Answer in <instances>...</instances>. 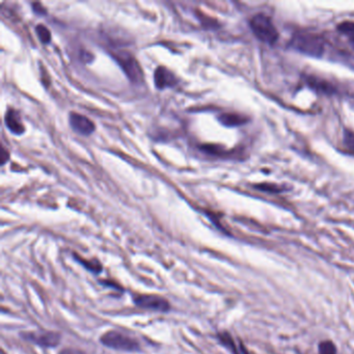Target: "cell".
<instances>
[{
  "mask_svg": "<svg viewBox=\"0 0 354 354\" xmlns=\"http://www.w3.org/2000/svg\"><path fill=\"white\" fill-rule=\"evenodd\" d=\"M22 338L44 348H54L61 342V335L54 331H31L22 332Z\"/></svg>",
  "mask_w": 354,
  "mask_h": 354,
  "instance_id": "5b68a950",
  "label": "cell"
},
{
  "mask_svg": "<svg viewBox=\"0 0 354 354\" xmlns=\"http://www.w3.org/2000/svg\"><path fill=\"white\" fill-rule=\"evenodd\" d=\"M338 30L354 51V22L344 21L338 25Z\"/></svg>",
  "mask_w": 354,
  "mask_h": 354,
  "instance_id": "30bf717a",
  "label": "cell"
},
{
  "mask_svg": "<svg viewBox=\"0 0 354 354\" xmlns=\"http://www.w3.org/2000/svg\"><path fill=\"white\" fill-rule=\"evenodd\" d=\"M113 57L122 67L126 75L129 77L131 81L141 82L143 78V72L140 68L139 63L134 58V56L129 52H116L113 54Z\"/></svg>",
  "mask_w": 354,
  "mask_h": 354,
  "instance_id": "277c9868",
  "label": "cell"
},
{
  "mask_svg": "<svg viewBox=\"0 0 354 354\" xmlns=\"http://www.w3.org/2000/svg\"><path fill=\"white\" fill-rule=\"evenodd\" d=\"M100 341L105 347L114 350L134 352L141 349L140 343L134 338H131L117 330H109L105 332L101 337Z\"/></svg>",
  "mask_w": 354,
  "mask_h": 354,
  "instance_id": "3957f363",
  "label": "cell"
},
{
  "mask_svg": "<svg viewBox=\"0 0 354 354\" xmlns=\"http://www.w3.org/2000/svg\"><path fill=\"white\" fill-rule=\"evenodd\" d=\"M250 28L260 41L268 45H273L279 40V31L266 15L258 14L253 16L250 20Z\"/></svg>",
  "mask_w": 354,
  "mask_h": 354,
  "instance_id": "7a4b0ae2",
  "label": "cell"
},
{
  "mask_svg": "<svg viewBox=\"0 0 354 354\" xmlns=\"http://www.w3.org/2000/svg\"><path fill=\"white\" fill-rule=\"evenodd\" d=\"M154 81L158 88L162 90L165 87L173 86L176 82L174 75L164 67H158L154 74Z\"/></svg>",
  "mask_w": 354,
  "mask_h": 354,
  "instance_id": "ba28073f",
  "label": "cell"
},
{
  "mask_svg": "<svg viewBox=\"0 0 354 354\" xmlns=\"http://www.w3.org/2000/svg\"><path fill=\"white\" fill-rule=\"evenodd\" d=\"M32 8H33V11L35 12V13H37V14H45L46 12H45V10H44V8L40 5V4H33L32 5Z\"/></svg>",
  "mask_w": 354,
  "mask_h": 354,
  "instance_id": "2e32d148",
  "label": "cell"
},
{
  "mask_svg": "<svg viewBox=\"0 0 354 354\" xmlns=\"http://www.w3.org/2000/svg\"><path fill=\"white\" fill-rule=\"evenodd\" d=\"M290 45L304 55L320 58L326 53L328 44L324 36L319 33L301 31L293 35Z\"/></svg>",
  "mask_w": 354,
  "mask_h": 354,
  "instance_id": "6da1fadb",
  "label": "cell"
},
{
  "mask_svg": "<svg viewBox=\"0 0 354 354\" xmlns=\"http://www.w3.org/2000/svg\"><path fill=\"white\" fill-rule=\"evenodd\" d=\"M219 122L226 126H240L246 122V119L239 114L234 113H225L219 116Z\"/></svg>",
  "mask_w": 354,
  "mask_h": 354,
  "instance_id": "8fae6325",
  "label": "cell"
},
{
  "mask_svg": "<svg viewBox=\"0 0 354 354\" xmlns=\"http://www.w3.org/2000/svg\"><path fill=\"white\" fill-rule=\"evenodd\" d=\"M74 259H76V261L81 264L82 266L88 270V271H91L95 274H99L101 271H102V265L98 262V261H95V262H91V261H87L85 259H82L80 258L79 255L77 254H74Z\"/></svg>",
  "mask_w": 354,
  "mask_h": 354,
  "instance_id": "7c38bea8",
  "label": "cell"
},
{
  "mask_svg": "<svg viewBox=\"0 0 354 354\" xmlns=\"http://www.w3.org/2000/svg\"><path fill=\"white\" fill-rule=\"evenodd\" d=\"M337 348L330 341H324L319 344V354H336Z\"/></svg>",
  "mask_w": 354,
  "mask_h": 354,
  "instance_id": "5bb4252c",
  "label": "cell"
},
{
  "mask_svg": "<svg viewBox=\"0 0 354 354\" xmlns=\"http://www.w3.org/2000/svg\"><path fill=\"white\" fill-rule=\"evenodd\" d=\"M344 144L348 150L354 152V133L350 131H346L344 134Z\"/></svg>",
  "mask_w": 354,
  "mask_h": 354,
  "instance_id": "9a60e30c",
  "label": "cell"
},
{
  "mask_svg": "<svg viewBox=\"0 0 354 354\" xmlns=\"http://www.w3.org/2000/svg\"><path fill=\"white\" fill-rule=\"evenodd\" d=\"M70 125L74 131H76L78 134L81 135H90L95 131V125L94 123L87 119L84 115H81L76 112L70 113Z\"/></svg>",
  "mask_w": 354,
  "mask_h": 354,
  "instance_id": "52a82bcc",
  "label": "cell"
},
{
  "mask_svg": "<svg viewBox=\"0 0 354 354\" xmlns=\"http://www.w3.org/2000/svg\"><path fill=\"white\" fill-rule=\"evenodd\" d=\"M35 32L40 38V41L44 44H47L50 42L51 40V33L50 31L47 29V27H45L44 25L42 24H38L36 27H35Z\"/></svg>",
  "mask_w": 354,
  "mask_h": 354,
  "instance_id": "4fadbf2b",
  "label": "cell"
},
{
  "mask_svg": "<svg viewBox=\"0 0 354 354\" xmlns=\"http://www.w3.org/2000/svg\"><path fill=\"white\" fill-rule=\"evenodd\" d=\"M133 301L139 307L150 309V311L166 313L170 308L169 302L158 295H137L134 296Z\"/></svg>",
  "mask_w": 354,
  "mask_h": 354,
  "instance_id": "8992f818",
  "label": "cell"
},
{
  "mask_svg": "<svg viewBox=\"0 0 354 354\" xmlns=\"http://www.w3.org/2000/svg\"><path fill=\"white\" fill-rule=\"evenodd\" d=\"M5 121H6L7 127L13 132V133L21 134L24 132V126L20 120L19 114L15 110L13 109L8 110Z\"/></svg>",
  "mask_w": 354,
  "mask_h": 354,
  "instance_id": "9c48e42d",
  "label": "cell"
}]
</instances>
